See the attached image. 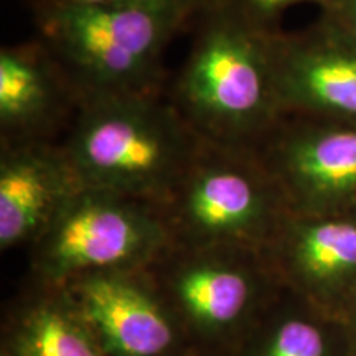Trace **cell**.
<instances>
[{"instance_id": "cell-1", "label": "cell", "mask_w": 356, "mask_h": 356, "mask_svg": "<svg viewBox=\"0 0 356 356\" xmlns=\"http://www.w3.org/2000/svg\"><path fill=\"white\" fill-rule=\"evenodd\" d=\"M168 97L202 140L257 150L284 121L274 40L225 3L211 0Z\"/></svg>"}, {"instance_id": "cell-2", "label": "cell", "mask_w": 356, "mask_h": 356, "mask_svg": "<svg viewBox=\"0 0 356 356\" xmlns=\"http://www.w3.org/2000/svg\"><path fill=\"white\" fill-rule=\"evenodd\" d=\"M37 38L51 53L79 104L163 91L168 44L197 19L152 6L35 2Z\"/></svg>"}, {"instance_id": "cell-3", "label": "cell", "mask_w": 356, "mask_h": 356, "mask_svg": "<svg viewBox=\"0 0 356 356\" xmlns=\"http://www.w3.org/2000/svg\"><path fill=\"white\" fill-rule=\"evenodd\" d=\"M200 140L162 91L81 102L61 144L83 186L160 207Z\"/></svg>"}, {"instance_id": "cell-4", "label": "cell", "mask_w": 356, "mask_h": 356, "mask_svg": "<svg viewBox=\"0 0 356 356\" xmlns=\"http://www.w3.org/2000/svg\"><path fill=\"white\" fill-rule=\"evenodd\" d=\"M145 270L203 356L233 355L282 286L264 249L252 248L170 244Z\"/></svg>"}, {"instance_id": "cell-5", "label": "cell", "mask_w": 356, "mask_h": 356, "mask_svg": "<svg viewBox=\"0 0 356 356\" xmlns=\"http://www.w3.org/2000/svg\"><path fill=\"white\" fill-rule=\"evenodd\" d=\"M172 244L266 249L289 208L257 150L200 140L159 207Z\"/></svg>"}, {"instance_id": "cell-6", "label": "cell", "mask_w": 356, "mask_h": 356, "mask_svg": "<svg viewBox=\"0 0 356 356\" xmlns=\"http://www.w3.org/2000/svg\"><path fill=\"white\" fill-rule=\"evenodd\" d=\"M170 244L157 204L83 186L30 246V282L60 287L92 273L145 269Z\"/></svg>"}, {"instance_id": "cell-7", "label": "cell", "mask_w": 356, "mask_h": 356, "mask_svg": "<svg viewBox=\"0 0 356 356\" xmlns=\"http://www.w3.org/2000/svg\"><path fill=\"white\" fill-rule=\"evenodd\" d=\"M257 152L289 213L356 211V124L286 115Z\"/></svg>"}, {"instance_id": "cell-8", "label": "cell", "mask_w": 356, "mask_h": 356, "mask_svg": "<svg viewBox=\"0 0 356 356\" xmlns=\"http://www.w3.org/2000/svg\"><path fill=\"white\" fill-rule=\"evenodd\" d=\"M60 289L104 356H178L190 350L145 269L86 274Z\"/></svg>"}, {"instance_id": "cell-9", "label": "cell", "mask_w": 356, "mask_h": 356, "mask_svg": "<svg viewBox=\"0 0 356 356\" xmlns=\"http://www.w3.org/2000/svg\"><path fill=\"white\" fill-rule=\"evenodd\" d=\"M279 282L330 317L356 310V211L287 213L264 249Z\"/></svg>"}, {"instance_id": "cell-10", "label": "cell", "mask_w": 356, "mask_h": 356, "mask_svg": "<svg viewBox=\"0 0 356 356\" xmlns=\"http://www.w3.org/2000/svg\"><path fill=\"white\" fill-rule=\"evenodd\" d=\"M275 81L286 115L356 124V33L322 15L274 40Z\"/></svg>"}, {"instance_id": "cell-11", "label": "cell", "mask_w": 356, "mask_h": 356, "mask_svg": "<svg viewBox=\"0 0 356 356\" xmlns=\"http://www.w3.org/2000/svg\"><path fill=\"white\" fill-rule=\"evenodd\" d=\"M0 249L32 244L81 181L56 140L0 142Z\"/></svg>"}, {"instance_id": "cell-12", "label": "cell", "mask_w": 356, "mask_h": 356, "mask_svg": "<svg viewBox=\"0 0 356 356\" xmlns=\"http://www.w3.org/2000/svg\"><path fill=\"white\" fill-rule=\"evenodd\" d=\"M78 108L65 71L38 38L0 50V142L55 140Z\"/></svg>"}, {"instance_id": "cell-13", "label": "cell", "mask_w": 356, "mask_h": 356, "mask_svg": "<svg viewBox=\"0 0 356 356\" xmlns=\"http://www.w3.org/2000/svg\"><path fill=\"white\" fill-rule=\"evenodd\" d=\"M0 351L7 356H104L66 293L32 282L3 317Z\"/></svg>"}, {"instance_id": "cell-14", "label": "cell", "mask_w": 356, "mask_h": 356, "mask_svg": "<svg viewBox=\"0 0 356 356\" xmlns=\"http://www.w3.org/2000/svg\"><path fill=\"white\" fill-rule=\"evenodd\" d=\"M231 356H351L348 328L280 286Z\"/></svg>"}, {"instance_id": "cell-15", "label": "cell", "mask_w": 356, "mask_h": 356, "mask_svg": "<svg viewBox=\"0 0 356 356\" xmlns=\"http://www.w3.org/2000/svg\"><path fill=\"white\" fill-rule=\"evenodd\" d=\"M225 3L231 10H234L252 24L262 26L266 30H279L277 20L284 10L297 3H317L325 7L328 0H218Z\"/></svg>"}, {"instance_id": "cell-16", "label": "cell", "mask_w": 356, "mask_h": 356, "mask_svg": "<svg viewBox=\"0 0 356 356\" xmlns=\"http://www.w3.org/2000/svg\"><path fill=\"white\" fill-rule=\"evenodd\" d=\"M35 2H60V3H95V6H152L177 8L198 15L200 10L208 6L211 0H33Z\"/></svg>"}, {"instance_id": "cell-17", "label": "cell", "mask_w": 356, "mask_h": 356, "mask_svg": "<svg viewBox=\"0 0 356 356\" xmlns=\"http://www.w3.org/2000/svg\"><path fill=\"white\" fill-rule=\"evenodd\" d=\"M322 10L323 17L356 33V0H328Z\"/></svg>"}, {"instance_id": "cell-18", "label": "cell", "mask_w": 356, "mask_h": 356, "mask_svg": "<svg viewBox=\"0 0 356 356\" xmlns=\"http://www.w3.org/2000/svg\"><path fill=\"white\" fill-rule=\"evenodd\" d=\"M346 328H348L351 356H356V310L351 314V317L346 320Z\"/></svg>"}, {"instance_id": "cell-19", "label": "cell", "mask_w": 356, "mask_h": 356, "mask_svg": "<svg viewBox=\"0 0 356 356\" xmlns=\"http://www.w3.org/2000/svg\"><path fill=\"white\" fill-rule=\"evenodd\" d=\"M178 356H203V355H200V353H197V351H193V350H188V351H185V353H181V355H178Z\"/></svg>"}, {"instance_id": "cell-20", "label": "cell", "mask_w": 356, "mask_h": 356, "mask_svg": "<svg viewBox=\"0 0 356 356\" xmlns=\"http://www.w3.org/2000/svg\"><path fill=\"white\" fill-rule=\"evenodd\" d=\"M0 356H7L6 353H3V351H0Z\"/></svg>"}]
</instances>
